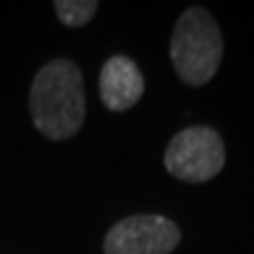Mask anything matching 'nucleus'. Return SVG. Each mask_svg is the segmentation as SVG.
<instances>
[{"label": "nucleus", "instance_id": "obj_1", "mask_svg": "<svg viewBox=\"0 0 254 254\" xmlns=\"http://www.w3.org/2000/svg\"><path fill=\"white\" fill-rule=\"evenodd\" d=\"M32 121L51 140L72 138L85 121L83 76L70 60H53L34 76L30 91Z\"/></svg>", "mask_w": 254, "mask_h": 254}, {"label": "nucleus", "instance_id": "obj_2", "mask_svg": "<svg viewBox=\"0 0 254 254\" xmlns=\"http://www.w3.org/2000/svg\"><path fill=\"white\" fill-rule=\"evenodd\" d=\"M170 55L178 76L187 85H205L222 60V36L212 15L193 6L180 15L172 36Z\"/></svg>", "mask_w": 254, "mask_h": 254}, {"label": "nucleus", "instance_id": "obj_3", "mask_svg": "<svg viewBox=\"0 0 254 254\" xmlns=\"http://www.w3.org/2000/svg\"><path fill=\"white\" fill-rule=\"evenodd\" d=\"M225 165V144L212 127H187L165 150V170L187 182H208Z\"/></svg>", "mask_w": 254, "mask_h": 254}, {"label": "nucleus", "instance_id": "obj_4", "mask_svg": "<svg viewBox=\"0 0 254 254\" xmlns=\"http://www.w3.org/2000/svg\"><path fill=\"white\" fill-rule=\"evenodd\" d=\"M180 242L174 220L159 214L129 216L110 229L104 240L106 254H170Z\"/></svg>", "mask_w": 254, "mask_h": 254}, {"label": "nucleus", "instance_id": "obj_5", "mask_svg": "<svg viewBox=\"0 0 254 254\" xmlns=\"http://www.w3.org/2000/svg\"><path fill=\"white\" fill-rule=\"evenodd\" d=\"M144 93V78L133 60L125 55L110 58L100 72V95L108 110L131 108Z\"/></svg>", "mask_w": 254, "mask_h": 254}, {"label": "nucleus", "instance_id": "obj_6", "mask_svg": "<svg viewBox=\"0 0 254 254\" xmlns=\"http://www.w3.org/2000/svg\"><path fill=\"white\" fill-rule=\"evenodd\" d=\"M55 11L58 17L70 28L85 26L95 11H98V2L95 0H58L55 2Z\"/></svg>", "mask_w": 254, "mask_h": 254}]
</instances>
